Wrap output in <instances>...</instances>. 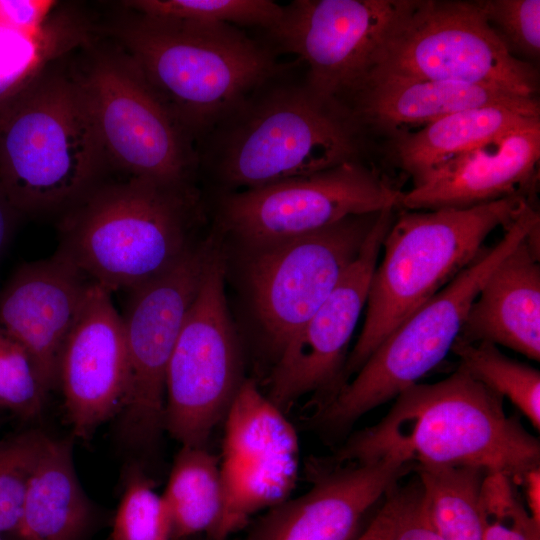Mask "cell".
Returning <instances> with one entry per match:
<instances>
[{
	"mask_svg": "<svg viewBox=\"0 0 540 540\" xmlns=\"http://www.w3.org/2000/svg\"><path fill=\"white\" fill-rule=\"evenodd\" d=\"M383 458L478 468L504 474L518 486L540 470V442L505 412L500 395L459 365L441 381L400 393L388 413L351 436L331 462Z\"/></svg>",
	"mask_w": 540,
	"mask_h": 540,
	"instance_id": "6da1fadb",
	"label": "cell"
},
{
	"mask_svg": "<svg viewBox=\"0 0 540 540\" xmlns=\"http://www.w3.org/2000/svg\"><path fill=\"white\" fill-rule=\"evenodd\" d=\"M288 66L251 92L196 143L203 166L227 189L256 188L358 161L360 121Z\"/></svg>",
	"mask_w": 540,
	"mask_h": 540,
	"instance_id": "7a4b0ae2",
	"label": "cell"
},
{
	"mask_svg": "<svg viewBox=\"0 0 540 540\" xmlns=\"http://www.w3.org/2000/svg\"><path fill=\"white\" fill-rule=\"evenodd\" d=\"M124 52L196 143L289 65L239 27L135 12L112 28Z\"/></svg>",
	"mask_w": 540,
	"mask_h": 540,
	"instance_id": "3957f363",
	"label": "cell"
},
{
	"mask_svg": "<svg viewBox=\"0 0 540 540\" xmlns=\"http://www.w3.org/2000/svg\"><path fill=\"white\" fill-rule=\"evenodd\" d=\"M197 204L191 186L140 178L99 184L65 211L56 254L111 293L130 291L192 246Z\"/></svg>",
	"mask_w": 540,
	"mask_h": 540,
	"instance_id": "277c9868",
	"label": "cell"
},
{
	"mask_svg": "<svg viewBox=\"0 0 540 540\" xmlns=\"http://www.w3.org/2000/svg\"><path fill=\"white\" fill-rule=\"evenodd\" d=\"M104 160L76 76L43 72L0 115V183L22 215L71 208Z\"/></svg>",
	"mask_w": 540,
	"mask_h": 540,
	"instance_id": "5b68a950",
	"label": "cell"
},
{
	"mask_svg": "<svg viewBox=\"0 0 540 540\" xmlns=\"http://www.w3.org/2000/svg\"><path fill=\"white\" fill-rule=\"evenodd\" d=\"M529 202L525 195H514L466 209L415 210L394 219L383 240V259L370 280L364 324L348 354L341 386L397 326L472 262L493 230L507 227Z\"/></svg>",
	"mask_w": 540,
	"mask_h": 540,
	"instance_id": "8992f818",
	"label": "cell"
},
{
	"mask_svg": "<svg viewBox=\"0 0 540 540\" xmlns=\"http://www.w3.org/2000/svg\"><path fill=\"white\" fill-rule=\"evenodd\" d=\"M539 225V213L528 203L504 228L499 242L484 246L465 269L376 347L351 381L324 400L316 414L317 424L327 432L340 433L436 367L451 351L489 275Z\"/></svg>",
	"mask_w": 540,
	"mask_h": 540,
	"instance_id": "52a82bcc",
	"label": "cell"
},
{
	"mask_svg": "<svg viewBox=\"0 0 540 540\" xmlns=\"http://www.w3.org/2000/svg\"><path fill=\"white\" fill-rule=\"evenodd\" d=\"M376 76L478 84L530 99L538 87L535 68L510 52L477 1H415L376 54L367 79Z\"/></svg>",
	"mask_w": 540,
	"mask_h": 540,
	"instance_id": "ba28073f",
	"label": "cell"
},
{
	"mask_svg": "<svg viewBox=\"0 0 540 540\" xmlns=\"http://www.w3.org/2000/svg\"><path fill=\"white\" fill-rule=\"evenodd\" d=\"M76 77L105 159L130 178L190 186L195 143L125 52L99 54Z\"/></svg>",
	"mask_w": 540,
	"mask_h": 540,
	"instance_id": "9c48e42d",
	"label": "cell"
},
{
	"mask_svg": "<svg viewBox=\"0 0 540 540\" xmlns=\"http://www.w3.org/2000/svg\"><path fill=\"white\" fill-rule=\"evenodd\" d=\"M243 381L225 262L215 247L168 363L164 429L182 446L204 447Z\"/></svg>",
	"mask_w": 540,
	"mask_h": 540,
	"instance_id": "30bf717a",
	"label": "cell"
},
{
	"mask_svg": "<svg viewBox=\"0 0 540 540\" xmlns=\"http://www.w3.org/2000/svg\"><path fill=\"white\" fill-rule=\"evenodd\" d=\"M403 194L358 160L226 192L218 212L223 228L250 251L313 233L349 216L394 209Z\"/></svg>",
	"mask_w": 540,
	"mask_h": 540,
	"instance_id": "8fae6325",
	"label": "cell"
},
{
	"mask_svg": "<svg viewBox=\"0 0 540 540\" xmlns=\"http://www.w3.org/2000/svg\"><path fill=\"white\" fill-rule=\"evenodd\" d=\"M215 246L192 245L168 270L129 291L121 315L128 383L120 435L132 447L155 442L164 429L168 363Z\"/></svg>",
	"mask_w": 540,
	"mask_h": 540,
	"instance_id": "7c38bea8",
	"label": "cell"
},
{
	"mask_svg": "<svg viewBox=\"0 0 540 540\" xmlns=\"http://www.w3.org/2000/svg\"><path fill=\"white\" fill-rule=\"evenodd\" d=\"M379 214L349 216L313 233L246 251L250 303L277 355L357 258Z\"/></svg>",
	"mask_w": 540,
	"mask_h": 540,
	"instance_id": "4fadbf2b",
	"label": "cell"
},
{
	"mask_svg": "<svg viewBox=\"0 0 540 540\" xmlns=\"http://www.w3.org/2000/svg\"><path fill=\"white\" fill-rule=\"evenodd\" d=\"M415 0H295L269 30L271 46L306 66V82L342 101L364 85L382 45Z\"/></svg>",
	"mask_w": 540,
	"mask_h": 540,
	"instance_id": "5bb4252c",
	"label": "cell"
},
{
	"mask_svg": "<svg viewBox=\"0 0 540 540\" xmlns=\"http://www.w3.org/2000/svg\"><path fill=\"white\" fill-rule=\"evenodd\" d=\"M298 466V437L282 410L262 396L238 399L225 417L222 510L212 540H227L255 513L285 501Z\"/></svg>",
	"mask_w": 540,
	"mask_h": 540,
	"instance_id": "9a60e30c",
	"label": "cell"
},
{
	"mask_svg": "<svg viewBox=\"0 0 540 540\" xmlns=\"http://www.w3.org/2000/svg\"><path fill=\"white\" fill-rule=\"evenodd\" d=\"M394 209L380 212L357 258L277 355L268 398L280 409L301 396L340 386L350 340L367 301L370 280ZM327 397V398H328Z\"/></svg>",
	"mask_w": 540,
	"mask_h": 540,
	"instance_id": "2e32d148",
	"label": "cell"
},
{
	"mask_svg": "<svg viewBox=\"0 0 540 540\" xmlns=\"http://www.w3.org/2000/svg\"><path fill=\"white\" fill-rule=\"evenodd\" d=\"M127 383L121 315L111 292L91 282L58 367V385L73 436L89 439L103 422L120 412Z\"/></svg>",
	"mask_w": 540,
	"mask_h": 540,
	"instance_id": "e0dca14e",
	"label": "cell"
},
{
	"mask_svg": "<svg viewBox=\"0 0 540 540\" xmlns=\"http://www.w3.org/2000/svg\"><path fill=\"white\" fill-rule=\"evenodd\" d=\"M90 284L55 253L20 265L0 290V329L26 352L45 395L58 386L62 350Z\"/></svg>",
	"mask_w": 540,
	"mask_h": 540,
	"instance_id": "ac0fdd59",
	"label": "cell"
},
{
	"mask_svg": "<svg viewBox=\"0 0 540 540\" xmlns=\"http://www.w3.org/2000/svg\"><path fill=\"white\" fill-rule=\"evenodd\" d=\"M414 469L390 458L329 462L309 491L271 508L249 540H353L367 512Z\"/></svg>",
	"mask_w": 540,
	"mask_h": 540,
	"instance_id": "d6986e66",
	"label": "cell"
},
{
	"mask_svg": "<svg viewBox=\"0 0 540 540\" xmlns=\"http://www.w3.org/2000/svg\"><path fill=\"white\" fill-rule=\"evenodd\" d=\"M539 158L540 119L438 165L403 194L400 206L466 209L525 195Z\"/></svg>",
	"mask_w": 540,
	"mask_h": 540,
	"instance_id": "ffe728a7",
	"label": "cell"
},
{
	"mask_svg": "<svg viewBox=\"0 0 540 540\" xmlns=\"http://www.w3.org/2000/svg\"><path fill=\"white\" fill-rule=\"evenodd\" d=\"M539 232L535 227L492 271L471 304L459 337L540 360Z\"/></svg>",
	"mask_w": 540,
	"mask_h": 540,
	"instance_id": "44dd1931",
	"label": "cell"
},
{
	"mask_svg": "<svg viewBox=\"0 0 540 540\" xmlns=\"http://www.w3.org/2000/svg\"><path fill=\"white\" fill-rule=\"evenodd\" d=\"M357 118L379 126L429 124L467 109L501 105L540 115L537 99L457 81L376 76L355 94Z\"/></svg>",
	"mask_w": 540,
	"mask_h": 540,
	"instance_id": "7402d4cb",
	"label": "cell"
},
{
	"mask_svg": "<svg viewBox=\"0 0 540 540\" xmlns=\"http://www.w3.org/2000/svg\"><path fill=\"white\" fill-rule=\"evenodd\" d=\"M72 438L47 437L27 488L19 540H83L92 524L72 459Z\"/></svg>",
	"mask_w": 540,
	"mask_h": 540,
	"instance_id": "603a6c76",
	"label": "cell"
},
{
	"mask_svg": "<svg viewBox=\"0 0 540 540\" xmlns=\"http://www.w3.org/2000/svg\"><path fill=\"white\" fill-rule=\"evenodd\" d=\"M539 119L540 115L501 105L467 109L399 135L395 154L415 185L438 165Z\"/></svg>",
	"mask_w": 540,
	"mask_h": 540,
	"instance_id": "cb8c5ba5",
	"label": "cell"
},
{
	"mask_svg": "<svg viewBox=\"0 0 540 540\" xmlns=\"http://www.w3.org/2000/svg\"><path fill=\"white\" fill-rule=\"evenodd\" d=\"M172 519V539L215 531L222 510L219 464L204 447L177 454L164 493Z\"/></svg>",
	"mask_w": 540,
	"mask_h": 540,
	"instance_id": "d4e9b609",
	"label": "cell"
},
{
	"mask_svg": "<svg viewBox=\"0 0 540 540\" xmlns=\"http://www.w3.org/2000/svg\"><path fill=\"white\" fill-rule=\"evenodd\" d=\"M431 519L443 540H483L479 495L485 471L416 465Z\"/></svg>",
	"mask_w": 540,
	"mask_h": 540,
	"instance_id": "484cf974",
	"label": "cell"
},
{
	"mask_svg": "<svg viewBox=\"0 0 540 540\" xmlns=\"http://www.w3.org/2000/svg\"><path fill=\"white\" fill-rule=\"evenodd\" d=\"M451 351L473 378L509 399L535 429H540L539 370L507 357L489 342H470L458 336Z\"/></svg>",
	"mask_w": 540,
	"mask_h": 540,
	"instance_id": "4316f807",
	"label": "cell"
},
{
	"mask_svg": "<svg viewBox=\"0 0 540 540\" xmlns=\"http://www.w3.org/2000/svg\"><path fill=\"white\" fill-rule=\"evenodd\" d=\"M124 5L148 16L254 26L266 31L283 13V6L270 0H136L126 1Z\"/></svg>",
	"mask_w": 540,
	"mask_h": 540,
	"instance_id": "83f0119b",
	"label": "cell"
},
{
	"mask_svg": "<svg viewBox=\"0 0 540 540\" xmlns=\"http://www.w3.org/2000/svg\"><path fill=\"white\" fill-rule=\"evenodd\" d=\"M112 540H172V519L163 495H158L139 468L128 472L117 508Z\"/></svg>",
	"mask_w": 540,
	"mask_h": 540,
	"instance_id": "f1b7e54d",
	"label": "cell"
},
{
	"mask_svg": "<svg viewBox=\"0 0 540 540\" xmlns=\"http://www.w3.org/2000/svg\"><path fill=\"white\" fill-rule=\"evenodd\" d=\"M47 435L29 430L0 441V534L15 533L31 475Z\"/></svg>",
	"mask_w": 540,
	"mask_h": 540,
	"instance_id": "f546056e",
	"label": "cell"
},
{
	"mask_svg": "<svg viewBox=\"0 0 540 540\" xmlns=\"http://www.w3.org/2000/svg\"><path fill=\"white\" fill-rule=\"evenodd\" d=\"M479 506L483 540H540V522L523 504L517 485L508 476H484Z\"/></svg>",
	"mask_w": 540,
	"mask_h": 540,
	"instance_id": "4dcf8cb0",
	"label": "cell"
},
{
	"mask_svg": "<svg viewBox=\"0 0 540 540\" xmlns=\"http://www.w3.org/2000/svg\"><path fill=\"white\" fill-rule=\"evenodd\" d=\"M45 397L28 355L0 329V407L31 418L40 413Z\"/></svg>",
	"mask_w": 540,
	"mask_h": 540,
	"instance_id": "1f68e13d",
	"label": "cell"
},
{
	"mask_svg": "<svg viewBox=\"0 0 540 540\" xmlns=\"http://www.w3.org/2000/svg\"><path fill=\"white\" fill-rule=\"evenodd\" d=\"M488 23L508 47L527 57L540 52L539 0L477 1Z\"/></svg>",
	"mask_w": 540,
	"mask_h": 540,
	"instance_id": "d6a6232c",
	"label": "cell"
},
{
	"mask_svg": "<svg viewBox=\"0 0 540 540\" xmlns=\"http://www.w3.org/2000/svg\"><path fill=\"white\" fill-rule=\"evenodd\" d=\"M392 540H443L431 519L418 478L402 486V502Z\"/></svg>",
	"mask_w": 540,
	"mask_h": 540,
	"instance_id": "836d02e7",
	"label": "cell"
},
{
	"mask_svg": "<svg viewBox=\"0 0 540 540\" xmlns=\"http://www.w3.org/2000/svg\"><path fill=\"white\" fill-rule=\"evenodd\" d=\"M54 5L52 1L0 0V27L38 34L49 21Z\"/></svg>",
	"mask_w": 540,
	"mask_h": 540,
	"instance_id": "e575fe53",
	"label": "cell"
},
{
	"mask_svg": "<svg viewBox=\"0 0 540 540\" xmlns=\"http://www.w3.org/2000/svg\"><path fill=\"white\" fill-rule=\"evenodd\" d=\"M384 503L366 529L353 540H392L402 502V485H395L384 496Z\"/></svg>",
	"mask_w": 540,
	"mask_h": 540,
	"instance_id": "d590c367",
	"label": "cell"
},
{
	"mask_svg": "<svg viewBox=\"0 0 540 540\" xmlns=\"http://www.w3.org/2000/svg\"><path fill=\"white\" fill-rule=\"evenodd\" d=\"M22 214L12 204L0 183V262L6 252Z\"/></svg>",
	"mask_w": 540,
	"mask_h": 540,
	"instance_id": "8d00e7d4",
	"label": "cell"
},
{
	"mask_svg": "<svg viewBox=\"0 0 540 540\" xmlns=\"http://www.w3.org/2000/svg\"><path fill=\"white\" fill-rule=\"evenodd\" d=\"M0 540H5V539H4L3 537H2V535H1V534H0Z\"/></svg>",
	"mask_w": 540,
	"mask_h": 540,
	"instance_id": "74e56055",
	"label": "cell"
}]
</instances>
